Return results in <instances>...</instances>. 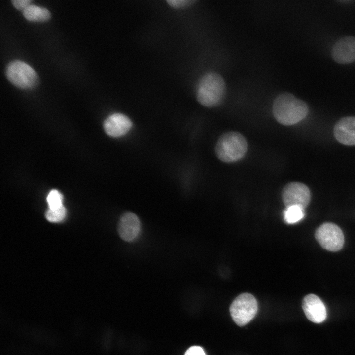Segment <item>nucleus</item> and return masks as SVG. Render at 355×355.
<instances>
[{
  "label": "nucleus",
  "instance_id": "nucleus-9",
  "mask_svg": "<svg viewBox=\"0 0 355 355\" xmlns=\"http://www.w3.org/2000/svg\"><path fill=\"white\" fill-rule=\"evenodd\" d=\"M302 306L307 318L313 322L320 323L325 320L326 308L318 296L313 294L307 295L303 300Z\"/></svg>",
  "mask_w": 355,
  "mask_h": 355
},
{
  "label": "nucleus",
  "instance_id": "nucleus-18",
  "mask_svg": "<svg viewBox=\"0 0 355 355\" xmlns=\"http://www.w3.org/2000/svg\"><path fill=\"white\" fill-rule=\"evenodd\" d=\"M184 355H206L202 347L193 346L189 347L185 352Z\"/></svg>",
  "mask_w": 355,
  "mask_h": 355
},
{
  "label": "nucleus",
  "instance_id": "nucleus-10",
  "mask_svg": "<svg viewBox=\"0 0 355 355\" xmlns=\"http://www.w3.org/2000/svg\"><path fill=\"white\" fill-rule=\"evenodd\" d=\"M132 122L125 115L116 113L109 116L104 121L106 133L112 137H119L127 133L132 127Z\"/></svg>",
  "mask_w": 355,
  "mask_h": 355
},
{
  "label": "nucleus",
  "instance_id": "nucleus-17",
  "mask_svg": "<svg viewBox=\"0 0 355 355\" xmlns=\"http://www.w3.org/2000/svg\"><path fill=\"white\" fill-rule=\"evenodd\" d=\"M196 0H167V2L172 7L176 8H182L189 5Z\"/></svg>",
  "mask_w": 355,
  "mask_h": 355
},
{
  "label": "nucleus",
  "instance_id": "nucleus-7",
  "mask_svg": "<svg viewBox=\"0 0 355 355\" xmlns=\"http://www.w3.org/2000/svg\"><path fill=\"white\" fill-rule=\"evenodd\" d=\"M282 198L286 208L296 206L304 209L310 202L311 194L306 185L300 182H292L284 186L282 191Z\"/></svg>",
  "mask_w": 355,
  "mask_h": 355
},
{
  "label": "nucleus",
  "instance_id": "nucleus-11",
  "mask_svg": "<svg viewBox=\"0 0 355 355\" xmlns=\"http://www.w3.org/2000/svg\"><path fill=\"white\" fill-rule=\"evenodd\" d=\"M333 59L340 64H348L355 61V37L345 36L339 40L332 50Z\"/></svg>",
  "mask_w": 355,
  "mask_h": 355
},
{
  "label": "nucleus",
  "instance_id": "nucleus-15",
  "mask_svg": "<svg viewBox=\"0 0 355 355\" xmlns=\"http://www.w3.org/2000/svg\"><path fill=\"white\" fill-rule=\"evenodd\" d=\"M67 210L63 206L56 209H48L45 213L46 219L52 223H58L62 221L66 217Z\"/></svg>",
  "mask_w": 355,
  "mask_h": 355
},
{
  "label": "nucleus",
  "instance_id": "nucleus-16",
  "mask_svg": "<svg viewBox=\"0 0 355 355\" xmlns=\"http://www.w3.org/2000/svg\"><path fill=\"white\" fill-rule=\"evenodd\" d=\"M63 196L59 191L54 189L51 190L47 197L49 209H56L63 206Z\"/></svg>",
  "mask_w": 355,
  "mask_h": 355
},
{
  "label": "nucleus",
  "instance_id": "nucleus-6",
  "mask_svg": "<svg viewBox=\"0 0 355 355\" xmlns=\"http://www.w3.org/2000/svg\"><path fill=\"white\" fill-rule=\"evenodd\" d=\"M315 237L323 248L330 251L340 250L344 243V235L340 228L330 222L324 223L318 228Z\"/></svg>",
  "mask_w": 355,
  "mask_h": 355
},
{
  "label": "nucleus",
  "instance_id": "nucleus-12",
  "mask_svg": "<svg viewBox=\"0 0 355 355\" xmlns=\"http://www.w3.org/2000/svg\"><path fill=\"white\" fill-rule=\"evenodd\" d=\"M334 134L341 143L355 145V116L346 117L340 119L334 127Z\"/></svg>",
  "mask_w": 355,
  "mask_h": 355
},
{
  "label": "nucleus",
  "instance_id": "nucleus-2",
  "mask_svg": "<svg viewBox=\"0 0 355 355\" xmlns=\"http://www.w3.org/2000/svg\"><path fill=\"white\" fill-rule=\"evenodd\" d=\"M226 85L223 78L214 72L208 73L200 79L196 93L197 100L202 106L213 107L224 99Z\"/></svg>",
  "mask_w": 355,
  "mask_h": 355
},
{
  "label": "nucleus",
  "instance_id": "nucleus-3",
  "mask_svg": "<svg viewBox=\"0 0 355 355\" xmlns=\"http://www.w3.org/2000/svg\"><path fill=\"white\" fill-rule=\"evenodd\" d=\"M248 149V144L244 137L237 132H228L218 139L215 153L218 158L226 163H231L242 159Z\"/></svg>",
  "mask_w": 355,
  "mask_h": 355
},
{
  "label": "nucleus",
  "instance_id": "nucleus-5",
  "mask_svg": "<svg viewBox=\"0 0 355 355\" xmlns=\"http://www.w3.org/2000/svg\"><path fill=\"white\" fill-rule=\"evenodd\" d=\"M6 75L11 83L21 89H31L38 82L37 74L33 68L19 60L13 61L8 65Z\"/></svg>",
  "mask_w": 355,
  "mask_h": 355
},
{
  "label": "nucleus",
  "instance_id": "nucleus-8",
  "mask_svg": "<svg viewBox=\"0 0 355 355\" xmlns=\"http://www.w3.org/2000/svg\"><path fill=\"white\" fill-rule=\"evenodd\" d=\"M141 223L138 216L128 212L119 218L117 230L120 238L124 241L132 242L135 241L141 232Z\"/></svg>",
  "mask_w": 355,
  "mask_h": 355
},
{
  "label": "nucleus",
  "instance_id": "nucleus-4",
  "mask_svg": "<svg viewBox=\"0 0 355 355\" xmlns=\"http://www.w3.org/2000/svg\"><path fill=\"white\" fill-rule=\"evenodd\" d=\"M258 309L255 298L248 293H243L238 296L230 307L231 317L236 324L244 326L255 317Z\"/></svg>",
  "mask_w": 355,
  "mask_h": 355
},
{
  "label": "nucleus",
  "instance_id": "nucleus-13",
  "mask_svg": "<svg viewBox=\"0 0 355 355\" xmlns=\"http://www.w3.org/2000/svg\"><path fill=\"white\" fill-rule=\"evenodd\" d=\"M23 14L26 19L34 22L46 21L51 16L47 9L31 4L23 11Z\"/></svg>",
  "mask_w": 355,
  "mask_h": 355
},
{
  "label": "nucleus",
  "instance_id": "nucleus-14",
  "mask_svg": "<svg viewBox=\"0 0 355 355\" xmlns=\"http://www.w3.org/2000/svg\"><path fill=\"white\" fill-rule=\"evenodd\" d=\"M304 216V209L296 206L286 208L284 212L285 221L288 224H294L300 221Z\"/></svg>",
  "mask_w": 355,
  "mask_h": 355
},
{
  "label": "nucleus",
  "instance_id": "nucleus-1",
  "mask_svg": "<svg viewBox=\"0 0 355 355\" xmlns=\"http://www.w3.org/2000/svg\"><path fill=\"white\" fill-rule=\"evenodd\" d=\"M276 120L284 125H292L303 119L308 112L307 104L289 93L279 94L273 104Z\"/></svg>",
  "mask_w": 355,
  "mask_h": 355
},
{
  "label": "nucleus",
  "instance_id": "nucleus-19",
  "mask_svg": "<svg viewBox=\"0 0 355 355\" xmlns=\"http://www.w3.org/2000/svg\"><path fill=\"white\" fill-rule=\"evenodd\" d=\"M31 0H13L12 1L13 5L18 10H24L31 4Z\"/></svg>",
  "mask_w": 355,
  "mask_h": 355
}]
</instances>
